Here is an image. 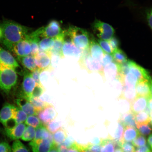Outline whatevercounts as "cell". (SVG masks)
I'll use <instances>...</instances> for the list:
<instances>
[{"instance_id": "obj_1", "label": "cell", "mask_w": 152, "mask_h": 152, "mask_svg": "<svg viewBox=\"0 0 152 152\" xmlns=\"http://www.w3.org/2000/svg\"><path fill=\"white\" fill-rule=\"evenodd\" d=\"M1 27L3 33L2 42L10 51L15 44L26 39L28 34L27 28L12 21H4Z\"/></svg>"}, {"instance_id": "obj_2", "label": "cell", "mask_w": 152, "mask_h": 152, "mask_svg": "<svg viewBox=\"0 0 152 152\" xmlns=\"http://www.w3.org/2000/svg\"><path fill=\"white\" fill-rule=\"evenodd\" d=\"M66 33L72 43L81 50L89 49L90 36L86 30L77 26H71Z\"/></svg>"}, {"instance_id": "obj_3", "label": "cell", "mask_w": 152, "mask_h": 152, "mask_svg": "<svg viewBox=\"0 0 152 152\" xmlns=\"http://www.w3.org/2000/svg\"><path fill=\"white\" fill-rule=\"evenodd\" d=\"M18 77L14 68L0 64V88L8 94L17 84Z\"/></svg>"}, {"instance_id": "obj_4", "label": "cell", "mask_w": 152, "mask_h": 152, "mask_svg": "<svg viewBox=\"0 0 152 152\" xmlns=\"http://www.w3.org/2000/svg\"><path fill=\"white\" fill-rule=\"evenodd\" d=\"M80 58L79 63L82 68L89 73H97L102 77L104 67L102 62L93 58L91 56L88 49L83 51Z\"/></svg>"}, {"instance_id": "obj_5", "label": "cell", "mask_w": 152, "mask_h": 152, "mask_svg": "<svg viewBox=\"0 0 152 152\" xmlns=\"http://www.w3.org/2000/svg\"><path fill=\"white\" fill-rule=\"evenodd\" d=\"M93 30L99 39L108 41L114 36L115 30L110 24L95 20L92 25Z\"/></svg>"}, {"instance_id": "obj_6", "label": "cell", "mask_w": 152, "mask_h": 152, "mask_svg": "<svg viewBox=\"0 0 152 152\" xmlns=\"http://www.w3.org/2000/svg\"><path fill=\"white\" fill-rule=\"evenodd\" d=\"M17 107L9 103L5 104L0 111V122L5 128H10L17 125L15 118Z\"/></svg>"}, {"instance_id": "obj_7", "label": "cell", "mask_w": 152, "mask_h": 152, "mask_svg": "<svg viewBox=\"0 0 152 152\" xmlns=\"http://www.w3.org/2000/svg\"><path fill=\"white\" fill-rule=\"evenodd\" d=\"M41 37H48L54 39L62 35L63 31L59 22L56 20L51 21L45 27L39 28Z\"/></svg>"}, {"instance_id": "obj_8", "label": "cell", "mask_w": 152, "mask_h": 152, "mask_svg": "<svg viewBox=\"0 0 152 152\" xmlns=\"http://www.w3.org/2000/svg\"><path fill=\"white\" fill-rule=\"evenodd\" d=\"M22 84L23 96L29 101L32 98V93L35 86L36 83L32 77L31 73L28 70H25Z\"/></svg>"}, {"instance_id": "obj_9", "label": "cell", "mask_w": 152, "mask_h": 152, "mask_svg": "<svg viewBox=\"0 0 152 152\" xmlns=\"http://www.w3.org/2000/svg\"><path fill=\"white\" fill-rule=\"evenodd\" d=\"M52 56L50 52L38 53L34 56L37 68L42 71L49 69L51 66Z\"/></svg>"}, {"instance_id": "obj_10", "label": "cell", "mask_w": 152, "mask_h": 152, "mask_svg": "<svg viewBox=\"0 0 152 152\" xmlns=\"http://www.w3.org/2000/svg\"><path fill=\"white\" fill-rule=\"evenodd\" d=\"M12 51L18 58L29 56L31 54V45L28 39L22 40L15 44L12 49Z\"/></svg>"}, {"instance_id": "obj_11", "label": "cell", "mask_w": 152, "mask_h": 152, "mask_svg": "<svg viewBox=\"0 0 152 152\" xmlns=\"http://www.w3.org/2000/svg\"><path fill=\"white\" fill-rule=\"evenodd\" d=\"M0 64L14 68L16 71L20 70L24 73L14 56L8 51L0 47ZM17 72V71H16Z\"/></svg>"}, {"instance_id": "obj_12", "label": "cell", "mask_w": 152, "mask_h": 152, "mask_svg": "<svg viewBox=\"0 0 152 152\" xmlns=\"http://www.w3.org/2000/svg\"><path fill=\"white\" fill-rule=\"evenodd\" d=\"M57 113L52 104H49L37 113V115L42 123L45 125L56 119Z\"/></svg>"}, {"instance_id": "obj_13", "label": "cell", "mask_w": 152, "mask_h": 152, "mask_svg": "<svg viewBox=\"0 0 152 152\" xmlns=\"http://www.w3.org/2000/svg\"><path fill=\"white\" fill-rule=\"evenodd\" d=\"M26 126L25 124H19L10 128H5L4 133L7 137L14 140H18L22 137Z\"/></svg>"}, {"instance_id": "obj_14", "label": "cell", "mask_w": 152, "mask_h": 152, "mask_svg": "<svg viewBox=\"0 0 152 152\" xmlns=\"http://www.w3.org/2000/svg\"><path fill=\"white\" fill-rule=\"evenodd\" d=\"M137 96L149 98L152 96L151 80L144 79L137 83L135 87Z\"/></svg>"}, {"instance_id": "obj_15", "label": "cell", "mask_w": 152, "mask_h": 152, "mask_svg": "<svg viewBox=\"0 0 152 152\" xmlns=\"http://www.w3.org/2000/svg\"><path fill=\"white\" fill-rule=\"evenodd\" d=\"M64 39L62 52L64 56H72L75 58L80 57L82 51L72 43L71 40Z\"/></svg>"}, {"instance_id": "obj_16", "label": "cell", "mask_w": 152, "mask_h": 152, "mask_svg": "<svg viewBox=\"0 0 152 152\" xmlns=\"http://www.w3.org/2000/svg\"><path fill=\"white\" fill-rule=\"evenodd\" d=\"M148 99L147 97L137 96L131 102L130 111L134 114L145 111L147 106Z\"/></svg>"}, {"instance_id": "obj_17", "label": "cell", "mask_w": 152, "mask_h": 152, "mask_svg": "<svg viewBox=\"0 0 152 152\" xmlns=\"http://www.w3.org/2000/svg\"><path fill=\"white\" fill-rule=\"evenodd\" d=\"M130 72L134 74L137 77L138 81L142 80H151L149 73L144 68L135 62L130 60Z\"/></svg>"}, {"instance_id": "obj_18", "label": "cell", "mask_w": 152, "mask_h": 152, "mask_svg": "<svg viewBox=\"0 0 152 152\" xmlns=\"http://www.w3.org/2000/svg\"><path fill=\"white\" fill-rule=\"evenodd\" d=\"M88 49L91 56L93 58L102 62L104 53L97 42L93 37L91 39Z\"/></svg>"}, {"instance_id": "obj_19", "label": "cell", "mask_w": 152, "mask_h": 152, "mask_svg": "<svg viewBox=\"0 0 152 152\" xmlns=\"http://www.w3.org/2000/svg\"><path fill=\"white\" fill-rule=\"evenodd\" d=\"M118 75V67L115 62H112L104 67L102 77L106 80L113 81L116 78Z\"/></svg>"}, {"instance_id": "obj_20", "label": "cell", "mask_w": 152, "mask_h": 152, "mask_svg": "<svg viewBox=\"0 0 152 152\" xmlns=\"http://www.w3.org/2000/svg\"><path fill=\"white\" fill-rule=\"evenodd\" d=\"M66 31L63 34L54 39V44L50 50L52 55L59 57L61 58H64L62 52V48L65 38Z\"/></svg>"}, {"instance_id": "obj_21", "label": "cell", "mask_w": 152, "mask_h": 152, "mask_svg": "<svg viewBox=\"0 0 152 152\" xmlns=\"http://www.w3.org/2000/svg\"><path fill=\"white\" fill-rule=\"evenodd\" d=\"M16 104L23 111L28 115H37V113L33 106L27 99L23 98L17 99L16 100Z\"/></svg>"}, {"instance_id": "obj_22", "label": "cell", "mask_w": 152, "mask_h": 152, "mask_svg": "<svg viewBox=\"0 0 152 152\" xmlns=\"http://www.w3.org/2000/svg\"><path fill=\"white\" fill-rule=\"evenodd\" d=\"M118 122L124 127L130 126L136 128V123L134 114L131 111L121 114Z\"/></svg>"}, {"instance_id": "obj_23", "label": "cell", "mask_w": 152, "mask_h": 152, "mask_svg": "<svg viewBox=\"0 0 152 152\" xmlns=\"http://www.w3.org/2000/svg\"><path fill=\"white\" fill-rule=\"evenodd\" d=\"M54 145L49 140L45 139L31 147L33 152H49Z\"/></svg>"}, {"instance_id": "obj_24", "label": "cell", "mask_w": 152, "mask_h": 152, "mask_svg": "<svg viewBox=\"0 0 152 152\" xmlns=\"http://www.w3.org/2000/svg\"><path fill=\"white\" fill-rule=\"evenodd\" d=\"M48 139L54 143L53 135L43 125H42L37 129L35 132V138L34 140H43Z\"/></svg>"}, {"instance_id": "obj_25", "label": "cell", "mask_w": 152, "mask_h": 152, "mask_svg": "<svg viewBox=\"0 0 152 152\" xmlns=\"http://www.w3.org/2000/svg\"><path fill=\"white\" fill-rule=\"evenodd\" d=\"M139 134L136 128L130 126L124 127L122 142L121 144L124 142H130L132 141Z\"/></svg>"}, {"instance_id": "obj_26", "label": "cell", "mask_w": 152, "mask_h": 152, "mask_svg": "<svg viewBox=\"0 0 152 152\" xmlns=\"http://www.w3.org/2000/svg\"><path fill=\"white\" fill-rule=\"evenodd\" d=\"M116 146L118 147L117 143L111 137L102 139L100 144V152H115Z\"/></svg>"}, {"instance_id": "obj_27", "label": "cell", "mask_w": 152, "mask_h": 152, "mask_svg": "<svg viewBox=\"0 0 152 152\" xmlns=\"http://www.w3.org/2000/svg\"><path fill=\"white\" fill-rule=\"evenodd\" d=\"M135 87L133 86L123 85L122 92L120 96L130 102H132L137 96Z\"/></svg>"}, {"instance_id": "obj_28", "label": "cell", "mask_w": 152, "mask_h": 152, "mask_svg": "<svg viewBox=\"0 0 152 152\" xmlns=\"http://www.w3.org/2000/svg\"><path fill=\"white\" fill-rule=\"evenodd\" d=\"M18 60L26 70L28 71L32 72L37 68L34 57L31 55L22 57L18 59Z\"/></svg>"}, {"instance_id": "obj_29", "label": "cell", "mask_w": 152, "mask_h": 152, "mask_svg": "<svg viewBox=\"0 0 152 152\" xmlns=\"http://www.w3.org/2000/svg\"><path fill=\"white\" fill-rule=\"evenodd\" d=\"M54 39L48 37H42L39 42V52H50L54 44Z\"/></svg>"}, {"instance_id": "obj_30", "label": "cell", "mask_w": 152, "mask_h": 152, "mask_svg": "<svg viewBox=\"0 0 152 152\" xmlns=\"http://www.w3.org/2000/svg\"><path fill=\"white\" fill-rule=\"evenodd\" d=\"M67 135L64 129L61 128L54 133L53 135V142L54 144L57 147L61 144L64 142Z\"/></svg>"}, {"instance_id": "obj_31", "label": "cell", "mask_w": 152, "mask_h": 152, "mask_svg": "<svg viewBox=\"0 0 152 152\" xmlns=\"http://www.w3.org/2000/svg\"><path fill=\"white\" fill-rule=\"evenodd\" d=\"M29 102L33 106L35 111L37 113L44 108L48 105L49 104L48 102L43 101L39 99V97H32L30 99Z\"/></svg>"}, {"instance_id": "obj_32", "label": "cell", "mask_w": 152, "mask_h": 152, "mask_svg": "<svg viewBox=\"0 0 152 152\" xmlns=\"http://www.w3.org/2000/svg\"><path fill=\"white\" fill-rule=\"evenodd\" d=\"M112 54L113 59L117 64H122L128 60L126 55L121 49H116L113 51Z\"/></svg>"}, {"instance_id": "obj_33", "label": "cell", "mask_w": 152, "mask_h": 152, "mask_svg": "<svg viewBox=\"0 0 152 152\" xmlns=\"http://www.w3.org/2000/svg\"><path fill=\"white\" fill-rule=\"evenodd\" d=\"M136 124L151 123L152 118L146 111H142L134 114Z\"/></svg>"}, {"instance_id": "obj_34", "label": "cell", "mask_w": 152, "mask_h": 152, "mask_svg": "<svg viewBox=\"0 0 152 152\" xmlns=\"http://www.w3.org/2000/svg\"><path fill=\"white\" fill-rule=\"evenodd\" d=\"M136 128L140 134L148 136L151 134V123L136 124Z\"/></svg>"}, {"instance_id": "obj_35", "label": "cell", "mask_w": 152, "mask_h": 152, "mask_svg": "<svg viewBox=\"0 0 152 152\" xmlns=\"http://www.w3.org/2000/svg\"><path fill=\"white\" fill-rule=\"evenodd\" d=\"M35 128L31 126H28L26 127L21 139L24 141H31L35 138Z\"/></svg>"}, {"instance_id": "obj_36", "label": "cell", "mask_w": 152, "mask_h": 152, "mask_svg": "<svg viewBox=\"0 0 152 152\" xmlns=\"http://www.w3.org/2000/svg\"><path fill=\"white\" fill-rule=\"evenodd\" d=\"M124 127L120 123L118 122L117 126L114 134L113 139L117 143L118 147H119L122 142L123 135L124 130Z\"/></svg>"}, {"instance_id": "obj_37", "label": "cell", "mask_w": 152, "mask_h": 152, "mask_svg": "<svg viewBox=\"0 0 152 152\" xmlns=\"http://www.w3.org/2000/svg\"><path fill=\"white\" fill-rule=\"evenodd\" d=\"M24 123L28 126H31L35 129L42 125L39 118L36 115H28Z\"/></svg>"}, {"instance_id": "obj_38", "label": "cell", "mask_w": 152, "mask_h": 152, "mask_svg": "<svg viewBox=\"0 0 152 152\" xmlns=\"http://www.w3.org/2000/svg\"><path fill=\"white\" fill-rule=\"evenodd\" d=\"M11 149L12 152H30L27 147L18 140L13 142Z\"/></svg>"}, {"instance_id": "obj_39", "label": "cell", "mask_w": 152, "mask_h": 152, "mask_svg": "<svg viewBox=\"0 0 152 152\" xmlns=\"http://www.w3.org/2000/svg\"><path fill=\"white\" fill-rule=\"evenodd\" d=\"M45 125V128L47 130L52 134H54L57 131L62 128L61 125L56 120V119L50 121Z\"/></svg>"}, {"instance_id": "obj_40", "label": "cell", "mask_w": 152, "mask_h": 152, "mask_svg": "<svg viewBox=\"0 0 152 152\" xmlns=\"http://www.w3.org/2000/svg\"><path fill=\"white\" fill-rule=\"evenodd\" d=\"M27 114L20 108L17 107L15 121L17 124L23 123L26 121L28 117Z\"/></svg>"}, {"instance_id": "obj_41", "label": "cell", "mask_w": 152, "mask_h": 152, "mask_svg": "<svg viewBox=\"0 0 152 152\" xmlns=\"http://www.w3.org/2000/svg\"><path fill=\"white\" fill-rule=\"evenodd\" d=\"M97 41L104 53L110 55L113 54V51L108 41L99 39L97 40Z\"/></svg>"}, {"instance_id": "obj_42", "label": "cell", "mask_w": 152, "mask_h": 152, "mask_svg": "<svg viewBox=\"0 0 152 152\" xmlns=\"http://www.w3.org/2000/svg\"><path fill=\"white\" fill-rule=\"evenodd\" d=\"M132 143L134 147L138 148L145 145L147 144V140L145 137L139 134L133 140Z\"/></svg>"}, {"instance_id": "obj_43", "label": "cell", "mask_w": 152, "mask_h": 152, "mask_svg": "<svg viewBox=\"0 0 152 152\" xmlns=\"http://www.w3.org/2000/svg\"><path fill=\"white\" fill-rule=\"evenodd\" d=\"M119 147L123 152H134L136 151L134 146L130 142H123L120 144Z\"/></svg>"}, {"instance_id": "obj_44", "label": "cell", "mask_w": 152, "mask_h": 152, "mask_svg": "<svg viewBox=\"0 0 152 152\" xmlns=\"http://www.w3.org/2000/svg\"><path fill=\"white\" fill-rule=\"evenodd\" d=\"M45 91L42 85H38L36 83L35 88L32 93V97H39L43 94Z\"/></svg>"}, {"instance_id": "obj_45", "label": "cell", "mask_w": 152, "mask_h": 152, "mask_svg": "<svg viewBox=\"0 0 152 152\" xmlns=\"http://www.w3.org/2000/svg\"><path fill=\"white\" fill-rule=\"evenodd\" d=\"M42 71L41 70L37 68L35 71L31 73L32 77H33L34 80H35L36 83L37 84L42 85L40 79V76L41 73Z\"/></svg>"}, {"instance_id": "obj_46", "label": "cell", "mask_w": 152, "mask_h": 152, "mask_svg": "<svg viewBox=\"0 0 152 152\" xmlns=\"http://www.w3.org/2000/svg\"><path fill=\"white\" fill-rule=\"evenodd\" d=\"M109 44L111 46L112 50L113 51L118 48L119 45V40L115 37H113L110 40L108 41Z\"/></svg>"}, {"instance_id": "obj_47", "label": "cell", "mask_w": 152, "mask_h": 152, "mask_svg": "<svg viewBox=\"0 0 152 152\" xmlns=\"http://www.w3.org/2000/svg\"><path fill=\"white\" fill-rule=\"evenodd\" d=\"M113 58L112 55L104 53L103 58H102V63L103 67L107 64L113 62Z\"/></svg>"}, {"instance_id": "obj_48", "label": "cell", "mask_w": 152, "mask_h": 152, "mask_svg": "<svg viewBox=\"0 0 152 152\" xmlns=\"http://www.w3.org/2000/svg\"><path fill=\"white\" fill-rule=\"evenodd\" d=\"M151 8L148 9L145 11L146 20L148 26L151 30L152 28V14Z\"/></svg>"}, {"instance_id": "obj_49", "label": "cell", "mask_w": 152, "mask_h": 152, "mask_svg": "<svg viewBox=\"0 0 152 152\" xmlns=\"http://www.w3.org/2000/svg\"><path fill=\"white\" fill-rule=\"evenodd\" d=\"M0 152H12L10 146L6 142L0 143Z\"/></svg>"}, {"instance_id": "obj_50", "label": "cell", "mask_w": 152, "mask_h": 152, "mask_svg": "<svg viewBox=\"0 0 152 152\" xmlns=\"http://www.w3.org/2000/svg\"><path fill=\"white\" fill-rule=\"evenodd\" d=\"M87 147L90 152H100V145H94L90 142L87 144Z\"/></svg>"}, {"instance_id": "obj_51", "label": "cell", "mask_w": 152, "mask_h": 152, "mask_svg": "<svg viewBox=\"0 0 152 152\" xmlns=\"http://www.w3.org/2000/svg\"><path fill=\"white\" fill-rule=\"evenodd\" d=\"M73 146L77 148L80 152H90L87 148V144H81L75 142Z\"/></svg>"}, {"instance_id": "obj_52", "label": "cell", "mask_w": 152, "mask_h": 152, "mask_svg": "<svg viewBox=\"0 0 152 152\" xmlns=\"http://www.w3.org/2000/svg\"><path fill=\"white\" fill-rule=\"evenodd\" d=\"M75 142L72 138L67 137L61 144H62L67 149H69V148L72 147L73 146Z\"/></svg>"}, {"instance_id": "obj_53", "label": "cell", "mask_w": 152, "mask_h": 152, "mask_svg": "<svg viewBox=\"0 0 152 152\" xmlns=\"http://www.w3.org/2000/svg\"><path fill=\"white\" fill-rule=\"evenodd\" d=\"M136 150L141 151L142 152H151V149L148 145H146L142 147L137 148Z\"/></svg>"}, {"instance_id": "obj_54", "label": "cell", "mask_w": 152, "mask_h": 152, "mask_svg": "<svg viewBox=\"0 0 152 152\" xmlns=\"http://www.w3.org/2000/svg\"><path fill=\"white\" fill-rule=\"evenodd\" d=\"M102 138H100L98 137H95L93 139L92 142H90L91 144H94V145H100L101 143Z\"/></svg>"}, {"instance_id": "obj_55", "label": "cell", "mask_w": 152, "mask_h": 152, "mask_svg": "<svg viewBox=\"0 0 152 152\" xmlns=\"http://www.w3.org/2000/svg\"><path fill=\"white\" fill-rule=\"evenodd\" d=\"M58 152H67L68 149L66 148L62 144H61L58 147Z\"/></svg>"}, {"instance_id": "obj_56", "label": "cell", "mask_w": 152, "mask_h": 152, "mask_svg": "<svg viewBox=\"0 0 152 152\" xmlns=\"http://www.w3.org/2000/svg\"><path fill=\"white\" fill-rule=\"evenodd\" d=\"M67 152H80L77 148L72 146L71 148L68 149Z\"/></svg>"}, {"instance_id": "obj_57", "label": "cell", "mask_w": 152, "mask_h": 152, "mask_svg": "<svg viewBox=\"0 0 152 152\" xmlns=\"http://www.w3.org/2000/svg\"><path fill=\"white\" fill-rule=\"evenodd\" d=\"M148 145L149 146L151 149H152V135L151 134H150L148 137Z\"/></svg>"}, {"instance_id": "obj_58", "label": "cell", "mask_w": 152, "mask_h": 152, "mask_svg": "<svg viewBox=\"0 0 152 152\" xmlns=\"http://www.w3.org/2000/svg\"><path fill=\"white\" fill-rule=\"evenodd\" d=\"M49 152H58V148L56 145H54L51 148L50 151Z\"/></svg>"}, {"instance_id": "obj_59", "label": "cell", "mask_w": 152, "mask_h": 152, "mask_svg": "<svg viewBox=\"0 0 152 152\" xmlns=\"http://www.w3.org/2000/svg\"><path fill=\"white\" fill-rule=\"evenodd\" d=\"M115 152H123L121 148L120 147H117L115 150Z\"/></svg>"}, {"instance_id": "obj_60", "label": "cell", "mask_w": 152, "mask_h": 152, "mask_svg": "<svg viewBox=\"0 0 152 152\" xmlns=\"http://www.w3.org/2000/svg\"><path fill=\"white\" fill-rule=\"evenodd\" d=\"M2 30L1 26H0V40L1 39L2 37Z\"/></svg>"}, {"instance_id": "obj_61", "label": "cell", "mask_w": 152, "mask_h": 152, "mask_svg": "<svg viewBox=\"0 0 152 152\" xmlns=\"http://www.w3.org/2000/svg\"><path fill=\"white\" fill-rule=\"evenodd\" d=\"M134 152H142L141 151H137V150H136Z\"/></svg>"}, {"instance_id": "obj_62", "label": "cell", "mask_w": 152, "mask_h": 152, "mask_svg": "<svg viewBox=\"0 0 152 152\" xmlns=\"http://www.w3.org/2000/svg\"></svg>"}]
</instances>
